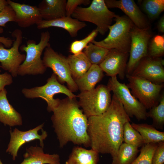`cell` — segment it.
Returning a JSON list of instances; mask_svg holds the SVG:
<instances>
[{
  "instance_id": "7",
  "label": "cell",
  "mask_w": 164,
  "mask_h": 164,
  "mask_svg": "<svg viewBox=\"0 0 164 164\" xmlns=\"http://www.w3.org/2000/svg\"><path fill=\"white\" fill-rule=\"evenodd\" d=\"M22 92L27 98L40 97L44 100L47 104V110L50 112L53 111L60 102V99L54 98L55 94L62 93L71 98L77 97L68 88L59 82L56 75L54 73L47 80L45 85L29 89L23 88Z\"/></svg>"
},
{
  "instance_id": "36",
  "label": "cell",
  "mask_w": 164,
  "mask_h": 164,
  "mask_svg": "<svg viewBox=\"0 0 164 164\" xmlns=\"http://www.w3.org/2000/svg\"><path fill=\"white\" fill-rule=\"evenodd\" d=\"M164 141L158 143L157 148L153 153L152 164H164Z\"/></svg>"
},
{
  "instance_id": "14",
  "label": "cell",
  "mask_w": 164,
  "mask_h": 164,
  "mask_svg": "<svg viewBox=\"0 0 164 164\" xmlns=\"http://www.w3.org/2000/svg\"><path fill=\"white\" fill-rule=\"evenodd\" d=\"M164 60L149 56L142 59L131 74L156 84L164 82Z\"/></svg>"
},
{
  "instance_id": "15",
  "label": "cell",
  "mask_w": 164,
  "mask_h": 164,
  "mask_svg": "<svg viewBox=\"0 0 164 164\" xmlns=\"http://www.w3.org/2000/svg\"><path fill=\"white\" fill-rule=\"evenodd\" d=\"M129 55L128 53L116 49L109 50L99 66L107 75L111 77L118 75L120 79L123 80L126 75Z\"/></svg>"
},
{
  "instance_id": "23",
  "label": "cell",
  "mask_w": 164,
  "mask_h": 164,
  "mask_svg": "<svg viewBox=\"0 0 164 164\" xmlns=\"http://www.w3.org/2000/svg\"><path fill=\"white\" fill-rule=\"evenodd\" d=\"M99 160L97 151L77 146L73 148L65 164H97Z\"/></svg>"
},
{
  "instance_id": "28",
  "label": "cell",
  "mask_w": 164,
  "mask_h": 164,
  "mask_svg": "<svg viewBox=\"0 0 164 164\" xmlns=\"http://www.w3.org/2000/svg\"><path fill=\"white\" fill-rule=\"evenodd\" d=\"M148 117L153 121L152 125L157 129H163L164 125V95L162 94L158 104L147 112Z\"/></svg>"
},
{
  "instance_id": "13",
  "label": "cell",
  "mask_w": 164,
  "mask_h": 164,
  "mask_svg": "<svg viewBox=\"0 0 164 164\" xmlns=\"http://www.w3.org/2000/svg\"><path fill=\"white\" fill-rule=\"evenodd\" d=\"M44 123L25 131H22L15 128L9 131L10 138L6 152L12 156L15 160L17 156L19 149L24 144L36 139H39L40 146L44 147L43 140L47 136V132L43 129Z\"/></svg>"
},
{
  "instance_id": "37",
  "label": "cell",
  "mask_w": 164,
  "mask_h": 164,
  "mask_svg": "<svg viewBox=\"0 0 164 164\" xmlns=\"http://www.w3.org/2000/svg\"><path fill=\"white\" fill-rule=\"evenodd\" d=\"M12 82V78L11 74L7 72L0 73V92L6 86L10 85Z\"/></svg>"
},
{
  "instance_id": "18",
  "label": "cell",
  "mask_w": 164,
  "mask_h": 164,
  "mask_svg": "<svg viewBox=\"0 0 164 164\" xmlns=\"http://www.w3.org/2000/svg\"><path fill=\"white\" fill-rule=\"evenodd\" d=\"M38 29H42L54 27L61 28L66 30L72 37H76L78 32L85 27L86 25L71 17L65 16L51 20H42L36 24Z\"/></svg>"
},
{
  "instance_id": "27",
  "label": "cell",
  "mask_w": 164,
  "mask_h": 164,
  "mask_svg": "<svg viewBox=\"0 0 164 164\" xmlns=\"http://www.w3.org/2000/svg\"><path fill=\"white\" fill-rule=\"evenodd\" d=\"M109 50L91 42L84 49L83 52L92 64L99 65L104 59Z\"/></svg>"
},
{
  "instance_id": "4",
  "label": "cell",
  "mask_w": 164,
  "mask_h": 164,
  "mask_svg": "<svg viewBox=\"0 0 164 164\" xmlns=\"http://www.w3.org/2000/svg\"><path fill=\"white\" fill-rule=\"evenodd\" d=\"M115 23L108 27L109 33L104 39L91 42L109 50L115 49L129 53L131 43L130 32L134 24L126 15H117L114 20Z\"/></svg>"
},
{
  "instance_id": "41",
  "label": "cell",
  "mask_w": 164,
  "mask_h": 164,
  "mask_svg": "<svg viewBox=\"0 0 164 164\" xmlns=\"http://www.w3.org/2000/svg\"><path fill=\"white\" fill-rule=\"evenodd\" d=\"M0 164H3L2 162L1 159H0Z\"/></svg>"
},
{
  "instance_id": "9",
  "label": "cell",
  "mask_w": 164,
  "mask_h": 164,
  "mask_svg": "<svg viewBox=\"0 0 164 164\" xmlns=\"http://www.w3.org/2000/svg\"><path fill=\"white\" fill-rule=\"evenodd\" d=\"M107 86L119 99L130 117H135L138 121L146 119V108L132 95L127 85L118 81L117 76L111 77Z\"/></svg>"
},
{
  "instance_id": "31",
  "label": "cell",
  "mask_w": 164,
  "mask_h": 164,
  "mask_svg": "<svg viewBox=\"0 0 164 164\" xmlns=\"http://www.w3.org/2000/svg\"><path fill=\"white\" fill-rule=\"evenodd\" d=\"M148 56L152 58H159L164 54V35H157L149 41Z\"/></svg>"
},
{
  "instance_id": "17",
  "label": "cell",
  "mask_w": 164,
  "mask_h": 164,
  "mask_svg": "<svg viewBox=\"0 0 164 164\" xmlns=\"http://www.w3.org/2000/svg\"><path fill=\"white\" fill-rule=\"evenodd\" d=\"M14 11L15 22L20 27L26 28L37 23L43 19L38 7L7 0Z\"/></svg>"
},
{
  "instance_id": "38",
  "label": "cell",
  "mask_w": 164,
  "mask_h": 164,
  "mask_svg": "<svg viewBox=\"0 0 164 164\" xmlns=\"http://www.w3.org/2000/svg\"><path fill=\"white\" fill-rule=\"evenodd\" d=\"M3 32V29L0 27V33ZM0 43H2L6 47L10 48L12 46L13 41L8 37L1 36L0 37Z\"/></svg>"
},
{
  "instance_id": "25",
  "label": "cell",
  "mask_w": 164,
  "mask_h": 164,
  "mask_svg": "<svg viewBox=\"0 0 164 164\" xmlns=\"http://www.w3.org/2000/svg\"><path fill=\"white\" fill-rule=\"evenodd\" d=\"M141 135L144 144L158 143L164 141V132H160L152 125L147 123L131 124Z\"/></svg>"
},
{
  "instance_id": "39",
  "label": "cell",
  "mask_w": 164,
  "mask_h": 164,
  "mask_svg": "<svg viewBox=\"0 0 164 164\" xmlns=\"http://www.w3.org/2000/svg\"><path fill=\"white\" fill-rule=\"evenodd\" d=\"M157 28L158 31L160 32H164V16L163 15L161 17L159 20L158 25Z\"/></svg>"
},
{
  "instance_id": "21",
  "label": "cell",
  "mask_w": 164,
  "mask_h": 164,
  "mask_svg": "<svg viewBox=\"0 0 164 164\" xmlns=\"http://www.w3.org/2000/svg\"><path fill=\"white\" fill-rule=\"evenodd\" d=\"M66 0H43L38 7L43 20H51L66 16Z\"/></svg>"
},
{
  "instance_id": "1",
  "label": "cell",
  "mask_w": 164,
  "mask_h": 164,
  "mask_svg": "<svg viewBox=\"0 0 164 164\" xmlns=\"http://www.w3.org/2000/svg\"><path fill=\"white\" fill-rule=\"evenodd\" d=\"M88 120L91 149L114 158L123 142L124 125L131 121L119 99L113 94L108 110L101 115L88 118Z\"/></svg>"
},
{
  "instance_id": "20",
  "label": "cell",
  "mask_w": 164,
  "mask_h": 164,
  "mask_svg": "<svg viewBox=\"0 0 164 164\" xmlns=\"http://www.w3.org/2000/svg\"><path fill=\"white\" fill-rule=\"evenodd\" d=\"M23 156L24 159L20 164H60L58 154L45 153L41 147L31 146L28 148Z\"/></svg>"
},
{
  "instance_id": "40",
  "label": "cell",
  "mask_w": 164,
  "mask_h": 164,
  "mask_svg": "<svg viewBox=\"0 0 164 164\" xmlns=\"http://www.w3.org/2000/svg\"><path fill=\"white\" fill-rule=\"evenodd\" d=\"M8 5L7 1L0 0V12Z\"/></svg>"
},
{
  "instance_id": "22",
  "label": "cell",
  "mask_w": 164,
  "mask_h": 164,
  "mask_svg": "<svg viewBox=\"0 0 164 164\" xmlns=\"http://www.w3.org/2000/svg\"><path fill=\"white\" fill-rule=\"evenodd\" d=\"M104 76L99 65L92 64L88 70L80 78L74 80L81 92L91 90Z\"/></svg>"
},
{
  "instance_id": "19",
  "label": "cell",
  "mask_w": 164,
  "mask_h": 164,
  "mask_svg": "<svg viewBox=\"0 0 164 164\" xmlns=\"http://www.w3.org/2000/svg\"><path fill=\"white\" fill-rule=\"evenodd\" d=\"M7 94L5 88L0 92V122L10 127L20 126L22 124L21 115L9 103Z\"/></svg>"
},
{
  "instance_id": "12",
  "label": "cell",
  "mask_w": 164,
  "mask_h": 164,
  "mask_svg": "<svg viewBox=\"0 0 164 164\" xmlns=\"http://www.w3.org/2000/svg\"><path fill=\"white\" fill-rule=\"evenodd\" d=\"M22 33V31L18 29L12 32V36L15 39L9 49H5L2 44H0V67L10 73L13 77L17 76L19 68L26 58V55L21 54L19 51L23 39Z\"/></svg>"
},
{
  "instance_id": "33",
  "label": "cell",
  "mask_w": 164,
  "mask_h": 164,
  "mask_svg": "<svg viewBox=\"0 0 164 164\" xmlns=\"http://www.w3.org/2000/svg\"><path fill=\"white\" fill-rule=\"evenodd\" d=\"M98 33L97 30L95 29L83 39L73 42L70 46V52L73 54H77L82 52V50L89 43L94 40Z\"/></svg>"
},
{
  "instance_id": "32",
  "label": "cell",
  "mask_w": 164,
  "mask_h": 164,
  "mask_svg": "<svg viewBox=\"0 0 164 164\" xmlns=\"http://www.w3.org/2000/svg\"><path fill=\"white\" fill-rule=\"evenodd\" d=\"M158 143H150L144 145L138 156L131 164H152L154 152Z\"/></svg>"
},
{
  "instance_id": "35",
  "label": "cell",
  "mask_w": 164,
  "mask_h": 164,
  "mask_svg": "<svg viewBox=\"0 0 164 164\" xmlns=\"http://www.w3.org/2000/svg\"><path fill=\"white\" fill-rule=\"evenodd\" d=\"M90 2V0H68L66 4V16L71 17L74 11L79 5H87Z\"/></svg>"
},
{
  "instance_id": "2",
  "label": "cell",
  "mask_w": 164,
  "mask_h": 164,
  "mask_svg": "<svg viewBox=\"0 0 164 164\" xmlns=\"http://www.w3.org/2000/svg\"><path fill=\"white\" fill-rule=\"evenodd\" d=\"M76 98L60 100L51 117L60 147L69 142L86 147L91 146L88 133V118L80 108Z\"/></svg>"
},
{
  "instance_id": "5",
  "label": "cell",
  "mask_w": 164,
  "mask_h": 164,
  "mask_svg": "<svg viewBox=\"0 0 164 164\" xmlns=\"http://www.w3.org/2000/svg\"><path fill=\"white\" fill-rule=\"evenodd\" d=\"M116 15L108 9L104 0H93L87 7H78L71 17L81 22L94 24L98 32L103 35Z\"/></svg>"
},
{
  "instance_id": "3",
  "label": "cell",
  "mask_w": 164,
  "mask_h": 164,
  "mask_svg": "<svg viewBox=\"0 0 164 164\" xmlns=\"http://www.w3.org/2000/svg\"><path fill=\"white\" fill-rule=\"evenodd\" d=\"M50 34L48 31L42 32L39 42L36 44L33 40H29L26 45L20 47V50L26 52L25 60L20 66L18 75L23 76L26 75L42 74L46 68L44 65L41 56L43 50L50 46L49 43Z\"/></svg>"
},
{
  "instance_id": "10",
  "label": "cell",
  "mask_w": 164,
  "mask_h": 164,
  "mask_svg": "<svg viewBox=\"0 0 164 164\" xmlns=\"http://www.w3.org/2000/svg\"><path fill=\"white\" fill-rule=\"evenodd\" d=\"M42 60L45 67L52 70L60 83H66L72 92L78 90L72 77L67 57L55 51L50 46L45 49Z\"/></svg>"
},
{
  "instance_id": "30",
  "label": "cell",
  "mask_w": 164,
  "mask_h": 164,
  "mask_svg": "<svg viewBox=\"0 0 164 164\" xmlns=\"http://www.w3.org/2000/svg\"><path fill=\"white\" fill-rule=\"evenodd\" d=\"M142 6L149 19L153 20L157 18L164 11V0H143Z\"/></svg>"
},
{
  "instance_id": "34",
  "label": "cell",
  "mask_w": 164,
  "mask_h": 164,
  "mask_svg": "<svg viewBox=\"0 0 164 164\" xmlns=\"http://www.w3.org/2000/svg\"><path fill=\"white\" fill-rule=\"evenodd\" d=\"M15 13L8 5L0 12V26L4 27L8 22H15Z\"/></svg>"
},
{
  "instance_id": "16",
  "label": "cell",
  "mask_w": 164,
  "mask_h": 164,
  "mask_svg": "<svg viewBox=\"0 0 164 164\" xmlns=\"http://www.w3.org/2000/svg\"><path fill=\"white\" fill-rule=\"evenodd\" d=\"M108 8L121 9L137 28L141 29L150 28L148 19L133 0H105Z\"/></svg>"
},
{
  "instance_id": "6",
  "label": "cell",
  "mask_w": 164,
  "mask_h": 164,
  "mask_svg": "<svg viewBox=\"0 0 164 164\" xmlns=\"http://www.w3.org/2000/svg\"><path fill=\"white\" fill-rule=\"evenodd\" d=\"M111 91L107 86L100 84L77 96L79 105L87 118L101 115L108 110L111 101Z\"/></svg>"
},
{
  "instance_id": "29",
  "label": "cell",
  "mask_w": 164,
  "mask_h": 164,
  "mask_svg": "<svg viewBox=\"0 0 164 164\" xmlns=\"http://www.w3.org/2000/svg\"><path fill=\"white\" fill-rule=\"evenodd\" d=\"M123 142L138 148L144 145L140 133L132 126L130 122L125 123L123 130Z\"/></svg>"
},
{
  "instance_id": "26",
  "label": "cell",
  "mask_w": 164,
  "mask_h": 164,
  "mask_svg": "<svg viewBox=\"0 0 164 164\" xmlns=\"http://www.w3.org/2000/svg\"><path fill=\"white\" fill-rule=\"evenodd\" d=\"M139 151L138 148L122 143L116 155L112 158V164H131L136 158Z\"/></svg>"
},
{
  "instance_id": "24",
  "label": "cell",
  "mask_w": 164,
  "mask_h": 164,
  "mask_svg": "<svg viewBox=\"0 0 164 164\" xmlns=\"http://www.w3.org/2000/svg\"><path fill=\"white\" fill-rule=\"evenodd\" d=\"M67 58L74 80L82 76L92 65L83 52L77 54L70 55Z\"/></svg>"
},
{
  "instance_id": "8",
  "label": "cell",
  "mask_w": 164,
  "mask_h": 164,
  "mask_svg": "<svg viewBox=\"0 0 164 164\" xmlns=\"http://www.w3.org/2000/svg\"><path fill=\"white\" fill-rule=\"evenodd\" d=\"M128 81L127 86L132 95L141 103L146 109L157 105L163 84H156L145 79L132 74H126Z\"/></svg>"
},
{
  "instance_id": "11",
  "label": "cell",
  "mask_w": 164,
  "mask_h": 164,
  "mask_svg": "<svg viewBox=\"0 0 164 164\" xmlns=\"http://www.w3.org/2000/svg\"><path fill=\"white\" fill-rule=\"evenodd\" d=\"M131 43L129 60L126 73L131 74L136 66L144 57L148 56L149 42L152 34L150 28L139 29L134 25L130 32Z\"/></svg>"
}]
</instances>
